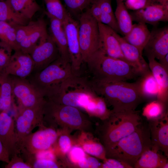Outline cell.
<instances>
[{"label": "cell", "instance_id": "obj_1", "mask_svg": "<svg viewBox=\"0 0 168 168\" xmlns=\"http://www.w3.org/2000/svg\"><path fill=\"white\" fill-rule=\"evenodd\" d=\"M93 90L88 79L74 75L49 91V100L55 103L80 107L96 114L101 97Z\"/></svg>", "mask_w": 168, "mask_h": 168}, {"label": "cell", "instance_id": "obj_2", "mask_svg": "<svg viewBox=\"0 0 168 168\" xmlns=\"http://www.w3.org/2000/svg\"><path fill=\"white\" fill-rule=\"evenodd\" d=\"M87 79L96 94L103 96L112 106V112L135 110L145 100L135 82Z\"/></svg>", "mask_w": 168, "mask_h": 168}, {"label": "cell", "instance_id": "obj_3", "mask_svg": "<svg viewBox=\"0 0 168 168\" xmlns=\"http://www.w3.org/2000/svg\"><path fill=\"white\" fill-rule=\"evenodd\" d=\"M93 78L106 81H126L141 75L127 62L105 55L100 50L86 62Z\"/></svg>", "mask_w": 168, "mask_h": 168}, {"label": "cell", "instance_id": "obj_4", "mask_svg": "<svg viewBox=\"0 0 168 168\" xmlns=\"http://www.w3.org/2000/svg\"><path fill=\"white\" fill-rule=\"evenodd\" d=\"M152 147L148 124L142 122L134 131L121 139L109 151L112 158L133 168L143 153Z\"/></svg>", "mask_w": 168, "mask_h": 168}, {"label": "cell", "instance_id": "obj_5", "mask_svg": "<svg viewBox=\"0 0 168 168\" xmlns=\"http://www.w3.org/2000/svg\"><path fill=\"white\" fill-rule=\"evenodd\" d=\"M105 141L109 149L134 131L142 122L137 111L112 112Z\"/></svg>", "mask_w": 168, "mask_h": 168}, {"label": "cell", "instance_id": "obj_6", "mask_svg": "<svg viewBox=\"0 0 168 168\" xmlns=\"http://www.w3.org/2000/svg\"><path fill=\"white\" fill-rule=\"evenodd\" d=\"M78 36L83 62L99 49L98 22L91 15L88 8L80 15Z\"/></svg>", "mask_w": 168, "mask_h": 168}, {"label": "cell", "instance_id": "obj_7", "mask_svg": "<svg viewBox=\"0 0 168 168\" xmlns=\"http://www.w3.org/2000/svg\"><path fill=\"white\" fill-rule=\"evenodd\" d=\"M77 75L73 72L69 62L60 57L40 71L35 73L29 80L39 90L61 84Z\"/></svg>", "mask_w": 168, "mask_h": 168}, {"label": "cell", "instance_id": "obj_8", "mask_svg": "<svg viewBox=\"0 0 168 168\" xmlns=\"http://www.w3.org/2000/svg\"><path fill=\"white\" fill-rule=\"evenodd\" d=\"M44 104L33 107L17 110L14 121L16 148L19 154L21 153L26 138L35 128L43 126Z\"/></svg>", "mask_w": 168, "mask_h": 168}, {"label": "cell", "instance_id": "obj_9", "mask_svg": "<svg viewBox=\"0 0 168 168\" xmlns=\"http://www.w3.org/2000/svg\"><path fill=\"white\" fill-rule=\"evenodd\" d=\"M13 97L16 99L17 110L43 105L44 97L37 88L26 78L11 75Z\"/></svg>", "mask_w": 168, "mask_h": 168}, {"label": "cell", "instance_id": "obj_10", "mask_svg": "<svg viewBox=\"0 0 168 168\" xmlns=\"http://www.w3.org/2000/svg\"><path fill=\"white\" fill-rule=\"evenodd\" d=\"M39 127V129L32 133L25 139L21 153L23 155H35L48 149L55 142L57 133L54 129Z\"/></svg>", "mask_w": 168, "mask_h": 168}, {"label": "cell", "instance_id": "obj_11", "mask_svg": "<svg viewBox=\"0 0 168 168\" xmlns=\"http://www.w3.org/2000/svg\"><path fill=\"white\" fill-rule=\"evenodd\" d=\"M63 23L66 34L72 68L74 74L77 75L83 63L78 36L79 22L70 13Z\"/></svg>", "mask_w": 168, "mask_h": 168}, {"label": "cell", "instance_id": "obj_12", "mask_svg": "<svg viewBox=\"0 0 168 168\" xmlns=\"http://www.w3.org/2000/svg\"><path fill=\"white\" fill-rule=\"evenodd\" d=\"M34 66L35 73L42 70L60 56L57 47L49 35L40 42L30 54Z\"/></svg>", "mask_w": 168, "mask_h": 168}, {"label": "cell", "instance_id": "obj_13", "mask_svg": "<svg viewBox=\"0 0 168 168\" xmlns=\"http://www.w3.org/2000/svg\"><path fill=\"white\" fill-rule=\"evenodd\" d=\"M143 50L147 58L159 60L168 54V26L153 29Z\"/></svg>", "mask_w": 168, "mask_h": 168}, {"label": "cell", "instance_id": "obj_14", "mask_svg": "<svg viewBox=\"0 0 168 168\" xmlns=\"http://www.w3.org/2000/svg\"><path fill=\"white\" fill-rule=\"evenodd\" d=\"M152 143L151 149L161 151L168 156V112L162 118L148 121Z\"/></svg>", "mask_w": 168, "mask_h": 168}, {"label": "cell", "instance_id": "obj_15", "mask_svg": "<svg viewBox=\"0 0 168 168\" xmlns=\"http://www.w3.org/2000/svg\"><path fill=\"white\" fill-rule=\"evenodd\" d=\"M98 27L100 41L99 49L106 56L128 63L123 55L119 42L115 36L116 32L108 26L100 22H98Z\"/></svg>", "mask_w": 168, "mask_h": 168}, {"label": "cell", "instance_id": "obj_16", "mask_svg": "<svg viewBox=\"0 0 168 168\" xmlns=\"http://www.w3.org/2000/svg\"><path fill=\"white\" fill-rule=\"evenodd\" d=\"M34 64L30 55L20 49L14 51L3 72L7 74L26 78L33 72Z\"/></svg>", "mask_w": 168, "mask_h": 168}, {"label": "cell", "instance_id": "obj_17", "mask_svg": "<svg viewBox=\"0 0 168 168\" xmlns=\"http://www.w3.org/2000/svg\"><path fill=\"white\" fill-rule=\"evenodd\" d=\"M133 21L153 26L161 21H168V8L160 5L151 3L146 7L130 13Z\"/></svg>", "mask_w": 168, "mask_h": 168}, {"label": "cell", "instance_id": "obj_18", "mask_svg": "<svg viewBox=\"0 0 168 168\" xmlns=\"http://www.w3.org/2000/svg\"><path fill=\"white\" fill-rule=\"evenodd\" d=\"M0 140L10 158L19 155L16 148L14 119L5 111L0 113Z\"/></svg>", "mask_w": 168, "mask_h": 168}, {"label": "cell", "instance_id": "obj_19", "mask_svg": "<svg viewBox=\"0 0 168 168\" xmlns=\"http://www.w3.org/2000/svg\"><path fill=\"white\" fill-rule=\"evenodd\" d=\"M45 14L50 21L49 34L57 47L60 57L63 61L71 63L66 34L62 22L46 12Z\"/></svg>", "mask_w": 168, "mask_h": 168}, {"label": "cell", "instance_id": "obj_20", "mask_svg": "<svg viewBox=\"0 0 168 168\" xmlns=\"http://www.w3.org/2000/svg\"><path fill=\"white\" fill-rule=\"evenodd\" d=\"M115 35L123 55L128 63L141 74L149 70L148 64L142 56V53L126 41L117 32H115Z\"/></svg>", "mask_w": 168, "mask_h": 168}, {"label": "cell", "instance_id": "obj_21", "mask_svg": "<svg viewBox=\"0 0 168 168\" xmlns=\"http://www.w3.org/2000/svg\"><path fill=\"white\" fill-rule=\"evenodd\" d=\"M150 70L158 85L159 91L157 100L167 104L168 100V72L155 59L148 58Z\"/></svg>", "mask_w": 168, "mask_h": 168}, {"label": "cell", "instance_id": "obj_22", "mask_svg": "<svg viewBox=\"0 0 168 168\" xmlns=\"http://www.w3.org/2000/svg\"><path fill=\"white\" fill-rule=\"evenodd\" d=\"M49 35L45 21L43 19H40L36 26L19 44L20 49L30 54L33 49Z\"/></svg>", "mask_w": 168, "mask_h": 168}, {"label": "cell", "instance_id": "obj_23", "mask_svg": "<svg viewBox=\"0 0 168 168\" xmlns=\"http://www.w3.org/2000/svg\"><path fill=\"white\" fill-rule=\"evenodd\" d=\"M150 34L151 31L146 24L139 22L133 24L130 31L123 37L126 41L137 47L142 53Z\"/></svg>", "mask_w": 168, "mask_h": 168}, {"label": "cell", "instance_id": "obj_24", "mask_svg": "<svg viewBox=\"0 0 168 168\" xmlns=\"http://www.w3.org/2000/svg\"><path fill=\"white\" fill-rule=\"evenodd\" d=\"M139 77L135 83L144 99L157 98L159 86L150 70H149Z\"/></svg>", "mask_w": 168, "mask_h": 168}, {"label": "cell", "instance_id": "obj_25", "mask_svg": "<svg viewBox=\"0 0 168 168\" xmlns=\"http://www.w3.org/2000/svg\"><path fill=\"white\" fill-rule=\"evenodd\" d=\"M168 163L167 157L152 149L145 151L135 163V168H166Z\"/></svg>", "mask_w": 168, "mask_h": 168}, {"label": "cell", "instance_id": "obj_26", "mask_svg": "<svg viewBox=\"0 0 168 168\" xmlns=\"http://www.w3.org/2000/svg\"><path fill=\"white\" fill-rule=\"evenodd\" d=\"M11 75L0 71V108L1 112H7L12 106L13 101Z\"/></svg>", "mask_w": 168, "mask_h": 168}, {"label": "cell", "instance_id": "obj_27", "mask_svg": "<svg viewBox=\"0 0 168 168\" xmlns=\"http://www.w3.org/2000/svg\"><path fill=\"white\" fill-rule=\"evenodd\" d=\"M6 1L14 11L28 20L41 10L35 0H6Z\"/></svg>", "mask_w": 168, "mask_h": 168}, {"label": "cell", "instance_id": "obj_28", "mask_svg": "<svg viewBox=\"0 0 168 168\" xmlns=\"http://www.w3.org/2000/svg\"><path fill=\"white\" fill-rule=\"evenodd\" d=\"M116 2L117 6L114 15L120 33L124 36L131 29L133 21L123 0H116Z\"/></svg>", "mask_w": 168, "mask_h": 168}, {"label": "cell", "instance_id": "obj_29", "mask_svg": "<svg viewBox=\"0 0 168 168\" xmlns=\"http://www.w3.org/2000/svg\"><path fill=\"white\" fill-rule=\"evenodd\" d=\"M167 105L157 99L152 101L143 108L142 115L148 121L161 118L168 112Z\"/></svg>", "mask_w": 168, "mask_h": 168}, {"label": "cell", "instance_id": "obj_30", "mask_svg": "<svg viewBox=\"0 0 168 168\" xmlns=\"http://www.w3.org/2000/svg\"><path fill=\"white\" fill-rule=\"evenodd\" d=\"M14 11L6 1H0V21L7 22L12 25H26L29 21Z\"/></svg>", "mask_w": 168, "mask_h": 168}, {"label": "cell", "instance_id": "obj_31", "mask_svg": "<svg viewBox=\"0 0 168 168\" xmlns=\"http://www.w3.org/2000/svg\"><path fill=\"white\" fill-rule=\"evenodd\" d=\"M0 40L14 51L20 49L16 40L15 29L12 24L0 21Z\"/></svg>", "mask_w": 168, "mask_h": 168}, {"label": "cell", "instance_id": "obj_32", "mask_svg": "<svg viewBox=\"0 0 168 168\" xmlns=\"http://www.w3.org/2000/svg\"><path fill=\"white\" fill-rule=\"evenodd\" d=\"M48 14L63 21L70 14L64 7L60 0H43Z\"/></svg>", "mask_w": 168, "mask_h": 168}, {"label": "cell", "instance_id": "obj_33", "mask_svg": "<svg viewBox=\"0 0 168 168\" xmlns=\"http://www.w3.org/2000/svg\"><path fill=\"white\" fill-rule=\"evenodd\" d=\"M26 162L30 164L32 168H57L58 166L52 160L37 158L34 155L24 156Z\"/></svg>", "mask_w": 168, "mask_h": 168}, {"label": "cell", "instance_id": "obj_34", "mask_svg": "<svg viewBox=\"0 0 168 168\" xmlns=\"http://www.w3.org/2000/svg\"><path fill=\"white\" fill-rule=\"evenodd\" d=\"M69 11L74 14H81L94 0H63Z\"/></svg>", "mask_w": 168, "mask_h": 168}, {"label": "cell", "instance_id": "obj_35", "mask_svg": "<svg viewBox=\"0 0 168 168\" xmlns=\"http://www.w3.org/2000/svg\"><path fill=\"white\" fill-rule=\"evenodd\" d=\"M38 22V20L29 21L26 25H12L15 29L16 40L19 48L20 44L36 26Z\"/></svg>", "mask_w": 168, "mask_h": 168}, {"label": "cell", "instance_id": "obj_36", "mask_svg": "<svg viewBox=\"0 0 168 168\" xmlns=\"http://www.w3.org/2000/svg\"><path fill=\"white\" fill-rule=\"evenodd\" d=\"M12 50L8 46L0 42V71L3 72L8 65Z\"/></svg>", "mask_w": 168, "mask_h": 168}, {"label": "cell", "instance_id": "obj_37", "mask_svg": "<svg viewBox=\"0 0 168 168\" xmlns=\"http://www.w3.org/2000/svg\"><path fill=\"white\" fill-rule=\"evenodd\" d=\"M99 22L108 26L117 33H120L114 14L102 13Z\"/></svg>", "mask_w": 168, "mask_h": 168}, {"label": "cell", "instance_id": "obj_38", "mask_svg": "<svg viewBox=\"0 0 168 168\" xmlns=\"http://www.w3.org/2000/svg\"><path fill=\"white\" fill-rule=\"evenodd\" d=\"M85 152L93 156L104 157L105 151L102 146L98 143L86 144L83 146Z\"/></svg>", "mask_w": 168, "mask_h": 168}, {"label": "cell", "instance_id": "obj_39", "mask_svg": "<svg viewBox=\"0 0 168 168\" xmlns=\"http://www.w3.org/2000/svg\"><path fill=\"white\" fill-rule=\"evenodd\" d=\"M5 168H32L31 166L18 155L11 157L9 162L4 166Z\"/></svg>", "mask_w": 168, "mask_h": 168}, {"label": "cell", "instance_id": "obj_40", "mask_svg": "<svg viewBox=\"0 0 168 168\" xmlns=\"http://www.w3.org/2000/svg\"><path fill=\"white\" fill-rule=\"evenodd\" d=\"M150 3V0H127L125 5L127 8L136 11L143 9Z\"/></svg>", "mask_w": 168, "mask_h": 168}, {"label": "cell", "instance_id": "obj_41", "mask_svg": "<svg viewBox=\"0 0 168 168\" xmlns=\"http://www.w3.org/2000/svg\"><path fill=\"white\" fill-rule=\"evenodd\" d=\"M102 167L104 168H132L126 163L113 158L106 160Z\"/></svg>", "mask_w": 168, "mask_h": 168}, {"label": "cell", "instance_id": "obj_42", "mask_svg": "<svg viewBox=\"0 0 168 168\" xmlns=\"http://www.w3.org/2000/svg\"><path fill=\"white\" fill-rule=\"evenodd\" d=\"M69 156L72 161L75 162H77L82 159L85 157L84 150L81 147H75L71 150Z\"/></svg>", "mask_w": 168, "mask_h": 168}, {"label": "cell", "instance_id": "obj_43", "mask_svg": "<svg viewBox=\"0 0 168 168\" xmlns=\"http://www.w3.org/2000/svg\"><path fill=\"white\" fill-rule=\"evenodd\" d=\"M91 5V7L88 8V10L91 16L99 22L102 13L100 7L96 0Z\"/></svg>", "mask_w": 168, "mask_h": 168}, {"label": "cell", "instance_id": "obj_44", "mask_svg": "<svg viewBox=\"0 0 168 168\" xmlns=\"http://www.w3.org/2000/svg\"><path fill=\"white\" fill-rule=\"evenodd\" d=\"M96 0L100 7L102 13L114 14L112 7V0Z\"/></svg>", "mask_w": 168, "mask_h": 168}, {"label": "cell", "instance_id": "obj_45", "mask_svg": "<svg viewBox=\"0 0 168 168\" xmlns=\"http://www.w3.org/2000/svg\"><path fill=\"white\" fill-rule=\"evenodd\" d=\"M59 144L63 152L64 153L67 152L71 147V142L70 138L67 136H61L59 140Z\"/></svg>", "mask_w": 168, "mask_h": 168}, {"label": "cell", "instance_id": "obj_46", "mask_svg": "<svg viewBox=\"0 0 168 168\" xmlns=\"http://www.w3.org/2000/svg\"><path fill=\"white\" fill-rule=\"evenodd\" d=\"M10 159V155L0 140V161L8 163Z\"/></svg>", "mask_w": 168, "mask_h": 168}, {"label": "cell", "instance_id": "obj_47", "mask_svg": "<svg viewBox=\"0 0 168 168\" xmlns=\"http://www.w3.org/2000/svg\"><path fill=\"white\" fill-rule=\"evenodd\" d=\"M87 168H98L101 164L95 158L90 157L87 159Z\"/></svg>", "mask_w": 168, "mask_h": 168}, {"label": "cell", "instance_id": "obj_48", "mask_svg": "<svg viewBox=\"0 0 168 168\" xmlns=\"http://www.w3.org/2000/svg\"><path fill=\"white\" fill-rule=\"evenodd\" d=\"M159 60V63L166 71L168 72V54Z\"/></svg>", "mask_w": 168, "mask_h": 168}, {"label": "cell", "instance_id": "obj_49", "mask_svg": "<svg viewBox=\"0 0 168 168\" xmlns=\"http://www.w3.org/2000/svg\"><path fill=\"white\" fill-rule=\"evenodd\" d=\"M151 3H155L168 8V0H150Z\"/></svg>", "mask_w": 168, "mask_h": 168}, {"label": "cell", "instance_id": "obj_50", "mask_svg": "<svg viewBox=\"0 0 168 168\" xmlns=\"http://www.w3.org/2000/svg\"><path fill=\"white\" fill-rule=\"evenodd\" d=\"M1 112V109H0V113Z\"/></svg>", "mask_w": 168, "mask_h": 168}, {"label": "cell", "instance_id": "obj_51", "mask_svg": "<svg viewBox=\"0 0 168 168\" xmlns=\"http://www.w3.org/2000/svg\"><path fill=\"white\" fill-rule=\"evenodd\" d=\"M2 0H0V1H2Z\"/></svg>", "mask_w": 168, "mask_h": 168}]
</instances>
